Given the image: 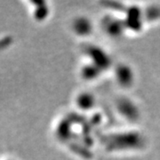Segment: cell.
I'll list each match as a JSON object with an SVG mask.
<instances>
[{
	"mask_svg": "<svg viewBox=\"0 0 160 160\" xmlns=\"http://www.w3.org/2000/svg\"><path fill=\"white\" fill-rule=\"evenodd\" d=\"M126 29L138 32L142 28L143 12L138 6H130L126 10V18L124 20Z\"/></svg>",
	"mask_w": 160,
	"mask_h": 160,
	"instance_id": "obj_2",
	"label": "cell"
},
{
	"mask_svg": "<svg viewBox=\"0 0 160 160\" xmlns=\"http://www.w3.org/2000/svg\"><path fill=\"white\" fill-rule=\"evenodd\" d=\"M73 29L76 34L79 35L80 37H87L92 32V23L85 16L78 17L73 22Z\"/></svg>",
	"mask_w": 160,
	"mask_h": 160,
	"instance_id": "obj_5",
	"label": "cell"
},
{
	"mask_svg": "<svg viewBox=\"0 0 160 160\" xmlns=\"http://www.w3.org/2000/svg\"><path fill=\"white\" fill-rule=\"evenodd\" d=\"M95 97L93 94L88 92H83L77 98V104L82 110H90L95 105Z\"/></svg>",
	"mask_w": 160,
	"mask_h": 160,
	"instance_id": "obj_6",
	"label": "cell"
},
{
	"mask_svg": "<svg viewBox=\"0 0 160 160\" xmlns=\"http://www.w3.org/2000/svg\"><path fill=\"white\" fill-rule=\"evenodd\" d=\"M86 52L88 58L91 59V62L102 70L107 69L111 64V59L109 54L98 46H88Z\"/></svg>",
	"mask_w": 160,
	"mask_h": 160,
	"instance_id": "obj_1",
	"label": "cell"
},
{
	"mask_svg": "<svg viewBox=\"0 0 160 160\" xmlns=\"http://www.w3.org/2000/svg\"><path fill=\"white\" fill-rule=\"evenodd\" d=\"M102 72V69L98 68L96 65L90 62L83 66L82 70H81V75L85 80L92 81V80L97 79V78L101 75Z\"/></svg>",
	"mask_w": 160,
	"mask_h": 160,
	"instance_id": "obj_7",
	"label": "cell"
},
{
	"mask_svg": "<svg viewBox=\"0 0 160 160\" xmlns=\"http://www.w3.org/2000/svg\"><path fill=\"white\" fill-rule=\"evenodd\" d=\"M102 26L105 32L111 38H119L126 29L125 22L118 18L108 16L102 20Z\"/></svg>",
	"mask_w": 160,
	"mask_h": 160,
	"instance_id": "obj_3",
	"label": "cell"
},
{
	"mask_svg": "<svg viewBox=\"0 0 160 160\" xmlns=\"http://www.w3.org/2000/svg\"><path fill=\"white\" fill-rule=\"evenodd\" d=\"M116 79L120 86L123 87H129L132 85L134 76L132 69L126 64H120L115 70Z\"/></svg>",
	"mask_w": 160,
	"mask_h": 160,
	"instance_id": "obj_4",
	"label": "cell"
}]
</instances>
